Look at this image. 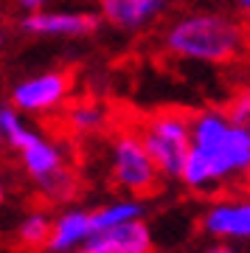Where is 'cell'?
Returning <instances> with one entry per match:
<instances>
[{"label": "cell", "mask_w": 250, "mask_h": 253, "mask_svg": "<svg viewBox=\"0 0 250 253\" xmlns=\"http://www.w3.org/2000/svg\"><path fill=\"white\" fill-rule=\"evenodd\" d=\"M245 45V31L219 14H191L166 31V48L183 59L231 62Z\"/></svg>", "instance_id": "cell-1"}, {"label": "cell", "mask_w": 250, "mask_h": 253, "mask_svg": "<svg viewBox=\"0 0 250 253\" xmlns=\"http://www.w3.org/2000/svg\"><path fill=\"white\" fill-rule=\"evenodd\" d=\"M141 141L146 152L152 155L155 166L163 177H183L186 161L191 155V118L180 116V113H158V116L146 118L141 126Z\"/></svg>", "instance_id": "cell-2"}, {"label": "cell", "mask_w": 250, "mask_h": 253, "mask_svg": "<svg viewBox=\"0 0 250 253\" xmlns=\"http://www.w3.org/2000/svg\"><path fill=\"white\" fill-rule=\"evenodd\" d=\"M110 172L116 186L126 189L129 194H149L158 186V166L152 155L146 152L138 132H121L110 146Z\"/></svg>", "instance_id": "cell-3"}, {"label": "cell", "mask_w": 250, "mask_h": 253, "mask_svg": "<svg viewBox=\"0 0 250 253\" xmlns=\"http://www.w3.org/2000/svg\"><path fill=\"white\" fill-rule=\"evenodd\" d=\"M71 93V76L62 71H48L20 82L11 87V107L23 113H48L56 110Z\"/></svg>", "instance_id": "cell-4"}, {"label": "cell", "mask_w": 250, "mask_h": 253, "mask_svg": "<svg viewBox=\"0 0 250 253\" xmlns=\"http://www.w3.org/2000/svg\"><path fill=\"white\" fill-rule=\"evenodd\" d=\"M76 253H152V234L146 222L132 219L113 231L93 234Z\"/></svg>", "instance_id": "cell-5"}, {"label": "cell", "mask_w": 250, "mask_h": 253, "mask_svg": "<svg viewBox=\"0 0 250 253\" xmlns=\"http://www.w3.org/2000/svg\"><path fill=\"white\" fill-rule=\"evenodd\" d=\"M26 34L40 37H87L98 28V17L87 11H48V14H26L20 20Z\"/></svg>", "instance_id": "cell-6"}, {"label": "cell", "mask_w": 250, "mask_h": 253, "mask_svg": "<svg viewBox=\"0 0 250 253\" xmlns=\"http://www.w3.org/2000/svg\"><path fill=\"white\" fill-rule=\"evenodd\" d=\"M206 234L219 239H250V200L216 203L203 217Z\"/></svg>", "instance_id": "cell-7"}, {"label": "cell", "mask_w": 250, "mask_h": 253, "mask_svg": "<svg viewBox=\"0 0 250 253\" xmlns=\"http://www.w3.org/2000/svg\"><path fill=\"white\" fill-rule=\"evenodd\" d=\"M206 152L214 155V161L219 163L222 177L250 172V129L231 121V126H228V132L222 135V141L214 144L211 149H206Z\"/></svg>", "instance_id": "cell-8"}, {"label": "cell", "mask_w": 250, "mask_h": 253, "mask_svg": "<svg viewBox=\"0 0 250 253\" xmlns=\"http://www.w3.org/2000/svg\"><path fill=\"white\" fill-rule=\"evenodd\" d=\"M93 236V222H90V211L73 208L65 211L62 217H56L51 239L45 245V253H73Z\"/></svg>", "instance_id": "cell-9"}, {"label": "cell", "mask_w": 250, "mask_h": 253, "mask_svg": "<svg viewBox=\"0 0 250 253\" xmlns=\"http://www.w3.org/2000/svg\"><path fill=\"white\" fill-rule=\"evenodd\" d=\"M163 6V0H101V17L118 28L135 31L158 17Z\"/></svg>", "instance_id": "cell-10"}, {"label": "cell", "mask_w": 250, "mask_h": 253, "mask_svg": "<svg viewBox=\"0 0 250 253\" xmlns=\"http://www.w3.org/2000/svg\"><path fill=\"white\" fill-rule=\"evenodd\" d=\"M20 163H23V169L28 172V177L31 180H42V177H48V174L59 172L65 166L62 161V152H59V146L51 144V141H45L42 135H37L31 144L26 146V149H20Z\"/></svg>", "instance_id": "cell-11"}, {"label": "cell", "mask_w": 250, "mask_h": 253, "mask_svg": "<svg viewBox=\"0 0 250 253\" xmlns=\"http://www.w3.org/2000/svg\"><path fill=\"white\" fill-rule=\"evenodd\" d=\"M141 217H143V206L138 200H121V203H110L104 208L90 211L93 234H104V231H113V228L132 222V219H141Z\"/></svg>", "instance_id": "cell-12"}, {"label": "cell", "mask_w": 250, "mask_h": 253, "mask_svg": "<svg viewBox=\"0 0 250 253\" xmlns=\"http://www.w3.org/2000/svg\"><path fill=\"white\" fill-rule=\"evenodd\" d=\"M51 231H54V222L45 214H28L14 231V245L26 248V251H37V248L45 251V245L51 239Z\"/></svg>", "instance_id": "cell-13"}, {"label": "cell", "mask_w": 250, "mask_h": 253, "mask_svg": "<svg viewBox=\"0 0 250 253\" xmlns=\"http://www.w3.org/2000/svg\"><path fill=\"white\" fill-rule=\"evenodd\" d=\"M104 110L96 101H76L68 107V124L73 132H96L104 126Z\"/></svg>", "instance_id": "cell-14"}, {"label": "cell", "mask_w": 250, "mask_h": 253, "mask_svg": "<svg viewBox=\"0 0 250 253\" xmlns=\"http://www.w3.org/2000/svg\"><path fill=\"white\" fill-rule=\"evenodd\" d=\"M37 189L42 191L48 200H56V203H62V200H71L73 194H76V189H79V183H76V177H73L71 169H59V172L48 174V177H42V180H37Z\"/></svg>", "instance_id": "cell-15"}, {"label": "cell", "mask_w": 250, "mask_h": 253, "mask_svg": "<svg viewBox=\"0 0 250 253\" xmlns=\"http://www.w3.org/2000/svg\"><path fill=\"white\" fill-rule=\"evenodd\" d=\"M225 116L231 118L233 124L248 126L250 124V90H242L231 99V104L225 107Z\"/></svg>", "instance_id": "cell-16"}, {"label": "cell", "mask_w": 250, "mask_h": 253, "mask_svg": "<svg viewBox=\"0 0 250 253\" xmlns=\"http://www.w3.org/2000/svg\"><path fill=\"white\" fill-rule=\"evenodd\" d=\"M45 3H48V0H17V6L26 11V14H40Z\"/></svg>", "instance_id": "cell-17"}, {"label": "cell", "mask_w": 250, "mask_h": 253, "mask_svg": "<svg viewBox=\"0 0 250 253\" xmlns=\"http://www.w3.org/2000/svg\"><path fill=\"white\" fill-rule=\"evenodd\" d=\"M203 253H239V251L231 248V245H211V248H206Z\"/></svg>", "instance_id": "cell-18"}, {"label": "cell", "mask_w": 250, "mask_h": 253, "mask_svg": "<svg viewBox=\"0 0 250 253\" xmlns=\"http://www.w3.org/2000/svg\"><path fill=\"white\" fill-rule=\"evenodd\" d=\"M236 3H239L242 11H250V0H236Z\"/></svg>", "instance_id": "cell-19"}, {"label": "cell", "mask_w": 250, "mask_h": 253, "mask_svg": "<svg viewBox=\"0 0 250 253\" xmlns=\"http://www.w3.org/2000/svg\"><path fill=\"white\" fill-rule=\"evenodd\" d=\"M248 129H250V124H248Z\"/></svg>", "instance_id": "cell-20"}]
</instances>
